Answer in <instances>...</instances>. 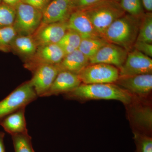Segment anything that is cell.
Returning <instances> with one entry per match:
<instances>
[{
    "instance_id": "cell-1",
    "label": "cell",
    "mask_w": 152,
    "mask_h": 152,
    "mask_svg": "<svg viewBox=\"0 0 152 152\" xmlns=\"http://www.w3.org/2000/svg\"><path fill=\"white\" fill-rule=\"evenodd\" d=\"M69 99L84 101L89 100H116L127 105L134 96L115 83L81 84L73 91L64 94Z\"/></svg>"
},
{
    "instance_id": "cell-2",
    "label": "cell",
    "mask_w": 152,
    "mask_h": 152,
    "mask_svg": "<svg viewBox=\"0 0 152 152\" xmlns=\"http://www.w3.org/2000/svg\"><path fill=\"white\" fill-rule=\"evenodd\" d=\"M142 18L125 14L109 27L102 37L108 42L130 51L137 40Z\"/></svg>"
},
{
    "instance_id": "cell-3",
    "label": "cell",
    "mask_w": 152,
    "mask_h": 152,
    "mask_svg": "<svg viewBox=\"0 0 152 152\" xmlns=\"http://www.w3.org/2000/svg\"><path fill=\"white\" fill-rule=\"evenodd\" d=\"M82 10L89 18L97 32L102 37L106 30L115 20L126 14L119 2L112 0H102Z\"/></svg>"
},
{
    "instance_id": "cell-4",
    "label": "cell",
    "mask_w": 152,
    "mask_h": 152,
    "mask_svg": "<svg viewBox=\"0 0 152 152\" xmlns=\"http://www.w3.org/2000/svg\"><path fill=\"white\" fill-rule=\"evenodd\" d=\"M38 97L29 81L20 85L0 101V122L8 115L26 107Z\"/></svg>"
},
{
    "instance_id": "cell-5",
    "label": "cell",
    "mask_w": 152,
    "mask_h": 152,
    "mask_svg": "<svg viewBox=\"0 0 152 152\" xmlns=\"http://www.w3.org/2000/svg\"><path fill=\"white\" fill-rule=\"evenodd\" d=\"M15 8L16 16L13 26L18 34L33 35L42 23V12L21 1Z\"/></svg>"
},
{
    "instance_id": "cell-6",
    "label": "cell",
    "mask_w": 152,
    "mask_h": 152,
    "mask_svg": "<svg viewBox=\"0 0 152 152\" xmlns=\"http://www.w3.org/2000/svg\"><path fill=\"white\" fill-rule=\"evenodd\" d=\"M81 83L85 84L114 83L119 77V69L107 64H89L78 74Z\"/></svg>"
},
{
    "instance_id": "cell-7",
    "label": "cell",
    "mask_w": 152,
    "mask_h": 152,
    "mask_svg": "<svg viewBox=\"0 0 152 152\" xmlns=\"http://www.w3.org/2000/svg\"><path fill=\"white\" fill-rule=\"evenodd\" d=\"M65 56L64 51L58 44L38 46L34 55L27 60L25 67L33 72L41 65L58 64Z\"/></svg>"
},
{
    "instance_id": "cell-8",
    "label": "cell",
    "mask_w": 152,
    "mask_h": 152,
    "mask_svg": "<svg viewBox=\"0 0 152 152\" xmlns=\"http://www.w3.org/2000/svg\"><path fill=\"white\" fill-rule=\"evenodd\" d=\"M118 69L120 76L152 74V60L134 49L129 52L124 63Z\"/></svg>"
},
{
    "instance_id": "cell-9",
    "label": "cell",
    "mask_w": 152,
    "mask_h": 152,
    "mask_svg": "<svg viewBox=\"0 0 152 152\" xmlns=\"http://www.w3.org/2000/svg\"><path fill=\"white\" fill-rule=\"evenodd\" d=\"M114 83L136 96H147L152 90V74L119 76Z\"/></svg>"
},
{
    "instance_id": "cell-10",
    "label": "cell",
    "mask_w": 152,
    "mask_h": 152,
    "mask_svg": "<svg viewBox=\"0 0 152 152\" xmlns=\"http://www.w3.org/2000/svg\"><path fill=\"white\" fill-rule=\"evenodd\" d=\"M60 72L57 64L41 65L33 71L34 75L29 81L38 97H43Z\"/></svg>"
},
{
    "instance_id": "cell-11",
    "label": "cell",
    "mask_w": 152,
    "mask_h": 152,
    "mask_svg": "<svg viewBox=\"0 0 152 152\" xmlns=\"http://www.w3.org/2000/svg\"><path fill=\"white\" fill-rule=\"evenodd\" d=\"M128 53L124 48L108 42L90 58V64H107L119 69L124 63Z\"/></svg>"
},
{
    "instance_id": "cell-12",
    "label": "cell",
    "mask_w": 152,
    "mask_h": 152,
    "mask_svg": "<svg viewBox=\"0 0 152 152\" xmlns=\"http://www.w3.org/2000/svg\"><path fill=\"white\" fill-rule=\"evenodd\" d=\"M75 10L72 0H51L42 12V24L66 21Z\"/></svg>"
},
{
    "instance_id": "cell-13",
    "label": "cell",
    "mask_w": 152,
    "mask_h": 152,
    "mask_svg": "<svg viewBox=\"0 0 152 152\" xmlns=\"http://www.w3.org/2000/svg\"><path fill=\"white\" fill-rule=\"evenodd\" d=\"M68 29L66 21L41 23L33 36L38 46L58 44Z\"/></svg>"
},
{
    "instance_id": "cell-14",
    "label": "cell",
    "mask_w": 152,
    "mask_h": 152,
    "mask_svg": "<svg viewBox=\"0 0 152 152\" xmlns=\"http://www.w3.org/2000/svg\"><path fill=\"white\" fill-rule=\"evenodd\" d=\"M66 23L68 29L78 33L82 39L100 37L83 10H74Z\"/></svg>"
},
{
    "instance_id": "cell-15",
    "label": "cell",
    "mask_w": 152,
    "mask_h": 152,
    "mask_svg": "<svg viewBox=\"0 0 152 152\" xmlns=\"http://www.w3.org/2000/svg\"><path fill=\"white\" fill-rule=\"evenodd\" d=\"M133 102V101H132ZM132 102L130 105L129 116L131 121L141 129L139 132L150 135L152 126V111L151 106Z\"/></svg>"
},
{
    "instance_id": "cell-16",
    "label": "cell",
    "mask_w": 152,
    "mask_h": 152,
    "mask_svg": "<svg viewBox=\"0 0 152 152\" xmlns=\"http://www.w3.org/2000/svg\"><path fill=\"white\" fill-rule=\"evenodd\" d=\"M81 84V81L77 74L68 71H61L44 97L65 94L73 91Z\"/></svg>"
},
{
    "instance_id": "cell-17",
    "label": "cell",
    "mask_w": 152,
    "mask_h": 152,
    "mask_svg": "<svg viewBox=\"0 0 152 152\" xmlns=\"http://www.w3.org/2000/svg\"><path fill=\"white\" fill-rule=\"evenodd\" d=\"M26 108L17 110L5 117L0 122V125L11 136L28 133L25 116Z\"/></svg>"
},
{
    "instance_id": "cell-18",
    "label": "cell",
    "mask_w": 152,
    "mask_h": 152,
    "mask_svg": "<svg viewBox=\"0 0 152 152\" xmlns=\"http://www.w3.org/2000/svg\"><path fill=\"white\" fill-rule=\"evenodd\" d=\"M89 64V59L77 49L66 55L61 61L57 65L61 71H68L78 75Z\"/></svg>"
},
{
    "instance_id": "cell-19",
    "label": "cell",
    "mask_w": 152,
    "mask_h": 152,
    "mask_svg": "<svg viewBox=\"0 0 152 152\" xmlns=\"http://www.w3.org/2000/svg\"><path fill=\"white\" fill-rule=\"evenodd\" d=\"M38 47L33 35H18L12 44L11 50H13L22 56L26 57L27 60L34 55Z\"/></svg>"
},
{
    "instance_id": "cell-20",
    "label": "cell",
    "mask_w": 152,
    "mask_h": 152,
    "mask_svg": "<svg viewBox=\"0 0 152 152\" xmlns=\"http://www.w3.org/2000/svg\"><path fill=\"white\" fill-rule=\"evenodd\" d=\"M108 42L101 37L82 39L79 50L89 59Z\"/></svg>"
},
{
    "instance_id": "cell-21",
    "label": "cell",
    "mask_w": 152,
    "mask_h": 152,
    "mask_svg": "<svg viewBox=\"0 0 152 152\" xmlns=\"http://www.w3.org/2000/svg\"><path fill=\"white\" fill-rule=\"evenodd\" d=\"M82 39L81 37L78 33L73 30L68 29L58 44L66 56L78 49Z\"/></svg>"
},
{
    "instance_id": "cell-22",
    "label": "cell",
    "mask_w": 152,
    "mask_h": 152,
    "mask_svg": "<svg viewBox=\"0 0 152 152\" xmlns=\"http://www.w3.org/2000/svg\"><path fill=\"white\" fill-rule=\"evenodd\" d=\"M137 41L152 43V14L145 13L141 20Z\"/></svg>"
},
{
    "instance_id": "cell-23",
    "label": "cell",
    "mask_w": 152,
    "mask_h": 152,
    "mask_svg": "<svg viewBox=\"0 0 152 152\" xmlns=\"http://www.w3.org/2000/svg\"><path fill=\"white\" fill-rule=\"evenodd\" d=\"M15 152H35L32 143V138L28 133L11 136Z\"/></svg>"
},
{
    "instance_id": "cell-24",
    "label": "cell",
    "mask_w": 152,
    "mask_h": 152,
    "mask_svg": "<svg viewBox=\"0 0 152 152\" xmlns=\"http://www.w3.org/2000/svg\"><path fill=\"white\" fill-rule=\"evenodd\" d=\"M18 35L13 26L0 28V51L11 50L12 44Z\"/></svg>"
},
{
    "instance_id": "cell-25",
    "label": "cell",
    "mask_w": 152,
    "mask_h": 152,
    "mask_svg": "<svg viewBox=\"0 0 152 152\" xmlns=\"http://www.w3.org/2000/svg\"><path fill=\"white\" fill-rule=\"evenodd\" d=\"M119 3L125 12L131 15L141 18L145 14L142 0H120Z\"/></svg>"
},
{
    "instance_id": "cell-26",
    "label": "cell",
    "mask_w": 152,
    "mask_h": 152,
    "mask_svg": "<svg viewBox=\"0 0 152 152\" xmlns=\"http://www.w3.org/2000/svg\"><path fill=\"white\" fill-rule=\"evenodd\" d=\"M15 16L14 7L3 2L0 4V28L13 26Z\"/></svg>"
},
{
    "instance_id": "cell-27",
    "label": "cell",
    "mask_w": 152,
    "mask_h": 152,
    "mask_svg": "<svg viewBox=\"0 0 152 152\" xmlns=\"http://www.w3.org/2000/svg\"><path fill=\"white\" fill-rule=\"evenodd\" d=\"M136 152H152V138L151 136L134 131Z\"/></svg>"
},
{
    "instance_id": "cell-28",
    "label": "cell",
    "mask_w": 152,
    "mask_h": 152,
    "mask_svg": "<svg viewBox=\"0 0 152 152\" xmlns=\"http://www.w3.org/2000/svg\"><path fill=\"white\" fill-rule=\"evenodd\" d=\"M134 48L144 55L151 58L152 57V44L136 41Z\"/></svg>"
},
{
    "instance_id": "cell-29",
    "label": "cell",
    "mask_w": 152,
    "mask_h": 152,
    "mask_svg": "<svg viewBox=\"0 0 152 152\" xmlns=\"http://www.w3.org/2000/svg\"><path fill=\"white\" fill-rule=\"evenodd\" d=\"M51 0H21L22 2L34 7L42 12Z\"/></svg>"
},
{
    "instance_id": "cell-30",
    "label": "cell",
    "mask_w": 152,
    "mask_h": 152,
    "mask_svg": "<svg viewBox=\"0 0 152 152\" xmlns=\"http://www.w3.org/2000/svg\"><path fill=\"white\" fill-rule=\"evenodd\" d=\"M102 0H75L72 1L75 10H84L99 3Z\"/></svg>"
},
{
    "instance_id": "cell-31",
    "label": "cell",
    "mask_w": 152,
    "mask_h": 152,
    "mask_svg": "<svg viewBox=\"0 0 152 152\" xmlns=\"http://www.w3.org/2000/svg\"><path fill=\"white\" fill-rule=\"evenodd\" d=\"M144 9L149 12L152 11V0H142Z\"/></svg>"
},
{
    "instance_id": "cell-32",
    "label": "cell",
    "mask_w": 152,
    "mask_h": 152,
    "mask_svg": "<svg viewBox=\"0 0 152 152\" xmlns=\"http://www.w3.org/2000/svg\"><path fill=\"white\" fill-rule=\"evenodd\" d=\"M4 137L5 133L2 132H0V152H6L4 143Z\"/></svg>"
},
{
    "instance_id": "cell-33",
    "label": "cell",
    "mask_w": 152,
    "mask_h": 152,
    "mask_svg": "<svg viewBox=\"0 0 152 152\" xmlns=\"http://www.w3.org/2000/svg\"><path fill=\"white\" fill-rule=\"evenodd\" d=\"M21 0H2L3 3L15 7Z\"/></svg>"
},
{
    "instance_id": "cell-34",
    "label": "cell",
    "mask_w": 152,
    "mask_h": 152,
    "mask_svg": "<svg viewBox=\"0 0 152 152\" xmlns=\"http://www.w3.org/2000/svg\"><path fill=\"white\" fill-rule=\"evenodd\" d=\"M112 1H116L119 2L120 0H112Z\"/></svg>"
},
{
    "instance_id": "cell-35",
    "label": "cell",
    "mask_w": 152,
    "mask_h": 152,
    "mask_svg": "<svg viewBox=\"0 0 152 152\" xmlns=\"http://www.w3.org/2000/svg\"><path fill=\"white\" fill-rule=\"evenodd\" d=\"M2 2V0H0V4H1V3Z\"/></svg>"
},
{
    "instance_id": "cell-36",
    "label": "cell",
    "mask_w": 152,
    "mask_h": 152,
    "mask_svg": "<svg viewBox=\"0 0 152 152\" xmlns=\"http://www.w3.org/2000/svg\"><path fill=\"white\" fill-rule=\"evenodd\" d=\"M72 1H75V0H72Z\"/></svg>"
}]
</instances>
